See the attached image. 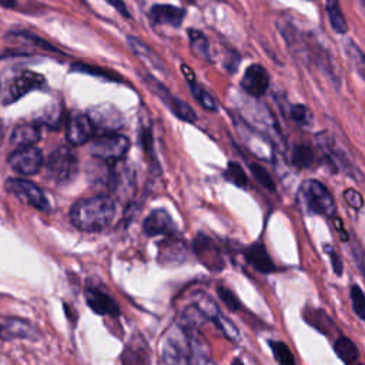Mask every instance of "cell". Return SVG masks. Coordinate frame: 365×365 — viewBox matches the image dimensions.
<instances>
[{
  "mask_svg": "<svg viewBox=\"0 0 365 365\" xmlns=\"http://www.w3.org/2000/svg\"><path fill=\"white\" fill-rule=\"evenodd\" d=\"M250 170L252 173V177L257 180V182L259 185H262V188H265L269 192L275 191V182L272 180V177L269 175V173L259 164L255 163H250Z\"/></svg>",
  "mask_w": 365,
  "mask_h": 365,
  "instance_id": "836d02e7",
  "label": "cell"
},
{
  "mask_svg": "<svg viewBox=\"0 0 365 365\" xmlns=\"http://www.w3.org/2000/svg\"><path fill=\"white\" fill-rule=\"evenodd\" d=\"M141 140H143V145H144L145 153L151 154L153 153V134H151L150 124H145L144 128L141 130Z\"/></svg>",
  "mask_w": 365,
  "mask_h": 365,
  "instance_id": "b9f144b4",
  "label": "cell"
},
{
  "mask_svg": "<svg viewBox=\"0 0 365 365\" xmlns=\"http://www.w3.org/2000/svg\"><path fill=\"white\" fill-rule=\"evenodd\" d=\"M359 3H361V4H364V0H359Z\"/></svg>",
  "mask_w": 365,
  "mask_h": 365,
  "instance_id": "f6af8a7d",
  "label": "cell"
},
{
  "mask_svg": "<svg viewBox=\"0 0 365 365\" xmlns=\"http://www.w3.org/2000/svg\"><path fill=\"white\" fill-rule=\"evenodd\" d=\"M268 345H269L272 355L278 364H281V365H294L295 364V358H294L291 349L288 348V345H285L281 341H268Z\"/></svg>",
  "mask_w": 365,
  "mask_h": 365,
  "instance_id": "1f68e13d",
  "label": "cell"
},
{
  "mask_svg": "<svg viewBox=\"0 0 365 365\" xmlns=\"http://www.w3.org/2000/svg\"><path fill=\"white\" fill-rule=\"evenodd\" d=\"M94 134L93 124L87 114L80 111H71L67 118L66 137L70 144L81 145L87 143Z\"/></svg>",
  "mask_w": 365,
  "mask_h": 365,
  "instance_id": "8fae6325",
  "label": "cell"
},
{
  "mask_svg": "<svg viewBox=\"0 0 365 365\" xmlns=\"http://www.w3.org/2000/svg\"><path fill=\"white\" fill-rule=\"evenodd\" d=\"M143 231L148 237L173 235L177 231L173 217L163 208L153 210L143 222Z\"/></svg>",
  "mask_w": 365,
  "mask_h": 365,
  "instance_id": "4fadbf2b",
  "label": "cell"
},
{
  "mask_svg": "<svg viewBox=\"0 0 365 365\" xmlns=\"http://www.w3.org/2000/svg\"><path fill=\"white\" fill-rule=\"evenodd\" d=\"M115 215V202L113 197L98 194L78 200L70 210L73 225L81 231L97 232L107 228Z\"/></svg>",
  "mask_w": 365,
  "mask_h": 365,
  "instance_id": "6da1fadb",
  "label": "cell"
},
{
  "mask_svg": "<svg viewBox=\"0 0 365 365\" xmlns=\"http://www.w3.org/2000/svg\"><path fill=\"white\" fill-rule=\"evenodd\" d=\"M315 161V154L314 150L307 145V144H299L295 145L292 150V164L297 165L298 168H308L312 165Z\"/></svg>",
  "mask_w": 365,
  "mask_h": 365,
  "instance_id": "f546056e",
  "label": "cell"
},
{
  "mask_svg": "<svg viewBox=\"0 0 365 365\" xmlns=\"http://www.w3.org/2000/svg\"><path fill=\"white\" fill-rule=\"evenodd\" d=\"M217 294H218L220 299L227 305L228 309H231V311L240 309L241 304H240L238 298L235 297V294H234L231 289H228V288H225V287H218V288H217Z\"/></svg>",
  "mask_w": 365,
  "mask_h": 365,
  "instance_id": "74e56055",
  "label": "cell"
},
{
  "mask_svg": "<svg viewBox=\"0 0 365 365\" xmlns=\"http://www.w3.org/2000/svg\"><path fill=\"white\" fill-rule=\"evenodd\" d=\"M104 1L108 3L111 7H114L123 17H125V19L131 17V14H130V11H128V9H127V6L123 0H104Z\"/></svg>",
  "mask_w": 365,
  "mask_h": 365,
  "instance_id": "7bdbcfd3",
  "label": "cell"
},
{
  "mask_svg": "<svg viewBox=\"0 0 365 365\" xmlns=\"http://www.w3.org/2000/svg\"><path fill=\"white\" fill-rule=\"evenodd\" d=\"M194 250H195L197 257L201 259V262L204 265H207L210 269L218 271L222 268V265H224L222 258H221L218 250L215 248L214 242L211 241V238H208L202 234H198V237L194 241Z\"/></svg>",
  "mask_w": 365,
  "mask_h": 365,
  "instance_id": "e0dca14e",
  "label": "cell"
},
{
  "mask_svg": "<svg viewBox=\"0 0 365 365\" xmlns=\"http://www.w3.org/2000/svg\"><path fill=\"white\" fill-rule=\"evenodd\" d=\"M344 197H345V201H346L352 208H356V210H358V208L362 207L364 200H362V195H361L358 191L348 188V190H345Z\"/></svg>",
  "mask_w": 365,
  "mask_h": 365,
  "instance_id": "f35d334b",
  "label": "cell"
},
{
  "mask_svg": "<svg viewBox=\"0 0 365 365\" xmlns=\"http://www.w3.org/2000/svg\"><path fill=\"white\" fill-rule=\"evenodd\" d=\"M44 84L46 80L41 74L30 70H21L10 77L9 81L4 83V86L0 88V100L3 104H11L27 93L36 88H41Z\"/></svg>",
  "mask_w": 365,
  "mask_h": 365,
  "instance_id": "277c9868",
  "label": "cell"
},
{
  "mask_svg": "<svg viewBox=\"0 0 365 365\" xmlns=\"http://www.w3.org/2000/svg\"><path fill=\"white\" fill-rule=\"evenodd\" d=\"M190 332L185 327H175L167 334L161 346L165 364H190Z\"/></svg>",
  "mask_w": 365,
  "mask_h": 365,
  "instance_id": "8992f818",
  "label": "cell"
},
{
  "mask_svg": "<svg viewBox=\"0 0 365 365\" xmlns=\"http://www.w3.org/2000/svg\"><path fill=\"white\" fill-rule=\"evenodd\" d=\"M324 248L327 250V254H328V255H329V258H331V262H332V269H334L335 275H338V277H339V275L342 274L344 265H342V262H341V259H339L338 254L335 252V250H334L332 247H328V245H325Z\"/></svg>",
  "mask_w": 365,
  "mask_h": 365,
  "instance_id": "60d3db41",
  "label": "cell"
},
{
  "mask_svg": "<svg viewBox=\"0 0 365 365\" xmlns=\"http://www.w3.org/2000/svg\"><path fill=\"white\" fill-rule=\"evenodd\" d=\"M73 71H78V73H86V74H91V76H97V77H103L106 80L110 81H121V77L117 73H113L107 68H101V67H96V66H88L84 63H74L71 66Z\"/></svg>",
  "mask_w": 365,
  "mask_h": 365,
  "instance_id": "4dcf8cb0",
  "label": "cell"
},
{
  "mask_svg": "<svg viewBox=\"0 0 365 365\" xmlns=\"http://www.w3.org/2000/svg\"><path fill=\"white\" fill-rule=\"evenodd\" d=\"M181 71L185 74V78L190 84V88H191V93L194 96V98L208 111H217L218 110V104L215 101V98L207 91L204 90L197 81H195V76L194 73L191 71V68L187 66V64H182L181 66Z\"/></svg>",
  "mask_w": 365,
  "mask_h": 365,
  "instance_id": "44dd1931",
  "label": "cell"
},
{
  "mask_svg": "<svg viewBox=\"0 0 365 365\" xmlns=\"http://www.w3.org/2000/svg\"><path fill=\"white\" fill-rule=\"evenodd\" d=\"M16 4V0H0V6L3 7H13Z\"/></svg>",
  "mask_w": 365,
  "mask_h": 365,
  "instance_id": "ee69618b",
  "label": "cell"
},
{
  "mask_svg": "<svg viewBox=\"0 0 365 365\" xmlns=\"http://www.w3.org/2000/svg\"><path fill=\"white\" fill-rule=\"evenodd\" d=\"M16 36L24 37L26 40H30L31 43H34V44H37V46H40V47H43V48H47V50H51V51H57L51 44H48L47 41H44L43 38L37 37V36H36V34H33V33H29V31H20V33H16Z\"/></svg>",
  "mask_w": 365,
  "mask_h": 365,
  "instance_id": "ab89813d",
  "label": "cell"
},
{
  "mask_svg": "<svg viewBox=\"0 0 365 365\" xmlns=\"http://www.w3.org/2000/svg\"><path fill=\"white\" fill-rule=\"evenodd\" d=\"M145 84L153 90V93L165 104V107L180 120L182 121H188V123H194L197 120L195 111L181 98H178L177 96H174L163 83H160L157 78H154L150 74H144L143 76Z\"/></svg>",
  "mask_w": 365,
  "mask_h": 365,
  "instance_id": "52a82bcc",
  "label": "cell"
},
{
  "mask_svg": "<svg viewBox=\"0 0 365 365\" xmlns=\"http://www.w3.org/2000/svg\"><path fill=\"white\" fill-rule=\"evenodd\" d=\"M134 171L125 163H117L108 174V184L113 192L124 198L131 195L134 190Z\"/></svg>",
  "mask_w": 365,
  "mask_h": 365,
  "instance_id": "9a60e30c",
  "label": "cell"
},
{
  "mask_svg": "<svg viewBox=\"0 0 365 365\" xmlns=\"http://www.w3.org/2000/svg\"><path fill=\"white\" fill-rule=\"evenodd\" d=\"M188 38H190V46L192 53L202 58V60H210V44L205 37V34L197 29H190L188 30Z\"/></svg>",
  "mask_w": 365,
  "mask_h": 365,
  "instance_id": "4316f807",
  "label": "cell"
},
{
  "mask_svg": "<svg viewBox=\"0 0 365 365\" xmlns=\"http://www.w3.org/2000/svg\"><path fill=\"white\" fill-rule=\"evenodd\" d=\"M321 144H322V150H324L325 155L328 157V160H329L335 167L344 168L351 177H352V174H351L352 170H354L355 173L361 174L359 170H358L355 165H352V163L349 161V158H348V155L345 154V151H344L332 138H329V137L322 138V140H321Z\"/></svg>",
  "mask_w": 365,
  "mask_h": 365,
  "instance_id": "ffe728a7",
  "label": "cell"
},
{
  "mask_svg": "<svg viewBox=\"0 0 365 365\" xmlns=\"http://www.w3.org/2000/svg\"><path fill=\"white\" fill-rule=\"evenodd\" d=\"M46 171L47 177L56 184H68L78 173V160L68 147L61 145L50 154L46 164Z\"/></svg>",
  "mask_w": 365,
  "mask_h": 365,
  "instance_id": "3957f363",
  "label": "cell"
},
{
  "mask_svg": "<svg viewBox=\"0 0 365 365\" xmlns=\"http://www.w3.org/2000/svg\"><path fill=\"white\" fill-rule=\"evenodd\" d=\"M269 87V74L261 64H251L247 67L242 80H241V88L252 96V97H261L267 93Z\"/></svg>",
  "mask_w": 365,
  "mask_h": 365,
  "instance_id": "7c38bea8",
  "label": "cell"
},
{
  "mask_svg": "<svg viewBox=\"0 0 365 365\" xmlns=\"http://www.w3.org/2000/svg\"><path fill=\"white\" fill-rule=\"evenodd\" d=\"M224 177L225 180H228L231 184L240 187V188H247L248 185V177L245 174V171L241 168L240 164L231 161L227 165V170L224 171Z\"/></svg>",
  "mask_w": 365,
  "mask_h": 365,
  "instance_id": "d6a6232c",
  "label": "cell"
},
{
  "mask_svg": "<svg viewBox=\"0 0 365 365\" xmlns=\"http://www.w3.org/2000/svg\"><path fill=\"white\" fill-rule=\"evenodd\" d=\"M289 113H291V118L297 124H299L302 127H309L312 124V114L309 113V110L305 106H302V104L292 106Z\"/></svg>",
  "mask_w": 365,
  "mask_h": 365,
  "instance_id": "8d00e7d4",
  "label": "cell"
},
{
  "mask_svg": "<svg viewBox=\"0 0 365 365\" xmlns=\"http://www.w3.org/2000/svg\"><path fill=\"white\" fill-rule=\"evenodd\" d=\"M130 148L128 137L123 134L100 133L90 143V154L104 161H120Z\"/></svg>",
  "mask_w": 365,
  "mask_h": 365,
  "instance_id": "5b68a950",
  "label": "cell"
},
{
  "mask_svg": "<svg viewBox=\"0 0 365 365\" xmlns=\"http://www.w3.org/2000/svg\"><path fill=\"white\" fill-rule=\"evenodd\" d=\"M94 131L113 133L123 127L124 118L117 107L110 103H103L91 107L87 113Z\"/></svg>",
  "mask_w": 365,
  "mask_h": 365,
  "instance_id": "9c48e42d",
  "label": "cell"
},
{
  "mask_svg": "<svg viewBox=\"0 0 365 365\" xmlns=\"http://www.w3.org/2000/svg\"><path fill=\"white\" fill-rule=\"evenodd\" d=\"M345 53H346V57H348L351 66L354 67V70H356V73L359 74V77L364 78L365 57H364L362 50H361L352 40H348V41L345 43Z\"/></svg>",
  "mask_w": 365,
  "mask_h": 365,
  "instance_id": "f1b7e54d",
  "label": "cell"
},
{
  "mask_svg": "<svg viewBox=\"0 0 365 365\" xmlns=\"http://www.w3.org/2000/svg\"><path fill=\"white\" fill-rule=\"evenodd\" d=\"M185 258L187 251L184 242L181 241H170L167 247H163L158 254V261H161V264H181Z\"/></svg>",
  "mask_w": 365,
  "mask_h": 365,
  "instance_id": "d4e9b609",
  "label": "cell"
},
{
  "mask_svg": "<svg viewBox=\"0 0 365 365\" xmlns=\"http://www.w3.org/2000/svg\"><path fill=\"white\" fill-rule=\"evenodd\" d=\"M40 128L34 124H21L17 125L10 137V141L14 147H27L34 145L40 140Z\"/></svg>",
  "mask_w": 365,
  "mask_h": 365,
  "instance_id": "603a6c76",
  "label": "cell"
},
{
  "mask_svg": "<svg viewBox=\"0 0 365 365\" xmlns=\"http://www.w3.org/2000/svg\"><path fill=\"white\" fill-rule=\"evenodd\" d=\"M325 10L329 19V24L335 33L344 34L348 31L346 19L341 10L339 0H325Z\"/></svg>",
  "mask_w": 365,
  "mask_h": 365,
  "instance_id": "cb8c5ba5",
  "label": "cell"
},
{
  "mask_svg": "<svg viewBox=\"0 0 365 365\" xmlns=\"http://www.w3.org/2000/svg\"><path fill=\"white\" fill-rule=\"evenodd\" d=\"M0 338L13 339V338H26V339H37V329L27 321L19 318H9L3 324H0Z\"/></svg>",
  "mask_w": 365,
  "mask_h": 365,
  "instance_id": "ac0fdd59",
  "label": "cell"
},
{
  "mask_svg": "<svg viewBox=\"0 0 365 365\" xmlns=\"http://www.w3.org/2000/svg\"><path fill=\"white\" fill-rule=\"evenodd\" d=\"M299 198L308 212L315 215L332 217L335 214V201L328 188L318 180H307L299 188Z\"/></svg>",
  "mask_w": 365,
  "mask_h": 365,
  "instance_id": "7a4b0ae2",
  "label": "cell"
},
{
  "mask_svg": "<svg viewBox=\"0 0 365 365\" xmlns=\"http://www.w3.org/2000/svg\"><path fill=\"white\" fill-rule=\"evenodd\" d=\"M305 321L319 329L322 334H328L327 331L334 327L332 319L321 309H305Z\"/></svg>",
  "mask_w": 365,
  "mask_h": 365,
  "instance_id": "83f0119b",
  "label": "cell"
},
{
  "mask_svg": "<svg viewBox=\"0 0 365 365\" xmlns=\"http://www.w3.org/2000/svg\"><path fill=\"white\" fill-rule=\"evenodd\" d=\"M184 16L185 10L174 4H154L148 11V17L153 23L165 24L175 29L182 24Z\"/></svg>",
  "mask_w": 365,
  "mask_h": 365,
  "instance_id": "2e32d148",
  "label": "cell"
},
{
  "mask_svg": "<svg viewBox=\"0 0 365 365\" xmlns=\"http://www.w3.org/2000/svg\"><path fill=\"white\" fill-rule=\"evenodd\" d=\"M9 165L20 174L33 175L43 165V153L34 145L17 147L9 155Z\"/></svg>",
  "mask_w": 365,
  "mask_h": 365,
  "instance_id": "30bf717a",
  "label": "cell"
},
{
  "mask_svg": "<svg viewBox=\"0 0 365 365\" xmlns=\"http://www.w3.org/2000/svg\"><path fill=\"white\" fill-rule=\"evenodd\" d=\"M351 301H352L354 312L361 321H364L365 319V297H364V291L356 284L351 287Z\"/></svg>",
  "mask_w": 365,
  "mask_h": 365,
  "instance_id": "e575fe53",
  "label": "cell"
},
{
  "mask_svg": "<svg viewBox=\"0 0 365 365\" xmlns=\"http://www.w3.org/2000/svg\"><path fill=\"white\" fill-rule=\"evenodd\" d=\"M84 298L87 305L98 315H110L117 317L120 314V308L117 302L106 294L103 289H100L96 285H87L84 289Z\"/></svg>",
  "mask_w": 365,
  "mask_h": 365,
  "instance_id": "5bb4252c",
  "label": "cell"
},
{
  "mask_svg": "<svg viewBox=\"0 0 365 365\" xmlns=\"http://www.w3.org/2000/svg\"><path fill=\"white\" fill-rule=\"evenodd\" d=\"M244 255H245L247 262L251 264L257 271L264 272V274H269V272L275 271V265L262 242L251 244L245 250Z\"/></svg>",
  "mask_w": 365,
  "mask_h": 365,
  "instance_id": "d6986e66",
  "label": "cell"
},
{
  "mask_svg": "<svg viewBox=\"0 0 365 365\" xmlns=\"http://www.w3.org/2000/svg\"><path fill=\"white\" fill-rule=\"evenodd\" d=\"M334 351L336 354V356L344 362V364H354L355 361H358L359 358V349L355 345V342H352L349 338L346 336H341L335 341L334 344Z\"/></svg>",
  "mask_w": 365,
  "mask_h": 365,
  "instance_id": "484cf974",
  "label": "cell"
},
{
  "mask_svg": "<svg viewBox=\"0 0 365 365\" xmlns=\"http://www.w3.org/2000/svg\"><path fill=\"white\" fill-rule=\"evenodd\" d=\"M215 325L220 328V331L225 335V338H228V339H231L232 342H238L240 341V332H238V329H237V327L228 319V318H225V315L224 314H221L220 315V318L215 321Z\"/></svg>",
  "mask_w": 365,
  "mask_h": 365,
  "instance_id": "d590c367",
  "label": "cell"
},
{
  "mask_svg": "<svg viewBox=\"0 0 365 365\" xmlns=\"http://www.w3.org/2000/svg\"><path fill=\"white\" fill-rule=\"evenodd\" d=\"M6 190L19 198L21 202L29 204L40 211H48V201L43 190L34 182L23 178H9L4 184Z\"/></svg>",
  "mask_w": 365,
  "mask_h": 365,
  "instance_id": "ba28073f",
  "label": "cell"
},
{
  "mask_svg": "<svg viewBox=\"0 0 365 365\" xmlns=\"http://www.w3.org/2000/svg\"><path fill=\"white\" fill-rule=\"evenodd\" d=\"M127 43H128L130 48L133 50V53L138 58H141L144 63H147L154 70L165 73V67H164V63L161 61V58L147 44H144L140 38H137L134 36H128L127 37Z\"/></svg>",
  "mask_w": 365,
  "mask_h": 365,
  "instance_id": "7402d4cb",
  "label": "cell"
}]
</instances>
